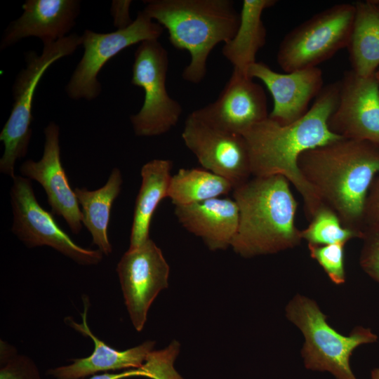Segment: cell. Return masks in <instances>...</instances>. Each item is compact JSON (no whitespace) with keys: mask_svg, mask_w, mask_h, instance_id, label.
<instances>
[{"mask_svg":"<svg viewBox=\"0 0 379 379\" xmlns=\"http://www.w3.org/2000/svg\"><path fill=\"white\" fill-rule=\"evenodd\" d=\"M173 162L169 159H153L140 171L141 185L135 200L129 248H135L149 239L152 215L159 203L167 197Z\"/></svg>","mask_w":379,"mask_h":379,"instance_id":"obj_20","label":"cell"},{"mask_svg":"<svg viewBox=\"0 0 379 379\" xmlns=\"http://www.w3.org/2000/svg\"><path fill=\"white\" fill-rule=\"evenodd\" d=\"M181 136L204 169L225 178L234 188L249 180L250 157L243 135L213 126L190 113Z\"/></svg>","mask_w":379,"mask_h":379,"instance_id":"obj_12","label":"cell"},{"mask_svg":"<svg viewBox=\"0 0 379 379\" xmlns=\"http://www.w3.org/2000/svg\"><path fill=\"white\" fill-rule=\"evenodd\" d=\"M191 114L213 126L241 135L269 117L263 88L234 69L218 98Z\"/></svg>","mask_w":379,"mask_h":379,"instance_id":"obj_14","label":"cell"},{"mask_svg":"<svg viewBox=\"0 0 379 379\" xmlns=\"http://www.w3.org/2000/svg\"><path fill=\"white\" fill-rule=\"evenodd\" d=\"M345 244L328 245L308 244L310 254L324 269L329 279L335 284L345 281Z\"/></svg>","mask_w":379,"mask_h":379,"instance_id":"obj_26","label":"cell"},{"mask_svg":"<svg viewBox=\"0 0 379 379\" xmlns=\"http://www.w3.org/2000/svg\"><path fill=\"white\" fill-rule=\"evenodd\" d=\"M44 135L41 159L24 161L20 171L24 177L37 181L44 187L52 213L61 216L72 232L78 234L81 230L82 215L62 165L59 126L53 121L50 122L44 129Z\"/></svg>","mask_w":379,"mask_h":379,"instance_id":"obj_15","label":"cell"},{"mask_svg":"<svg viewBox=\"0 0 379 379\" xmlns=\"http://www.w3.org/2000/svg\"><path fill=\"white\" fill-rule=\"evenodd\" d=\"M0 364V379H41L37 365L26 355L15 353Z\"/></svg>","mask_w":379,"mask_h":379,"instance_id":"obj_29","label":"cell"},{"mask_svg":"<svg viewBox=\"0 0 379 379\" xmlns=\"http://www.w3.org/2000/svg\"><path fill=\"white\" fill-rule=\"evenodd\" d=\"M375 78L377 79L378 86H379V68L377 69V71L375 73Z\"/></svg>","mask_w":379,"mask_h":379,"instance_id":"obj_34","label":"cell"},{"mask_svg":"<svg viewBox=\"0 0 379 379\" xmlns=\"http://www.w3.org/2000/svg\"><path fill=\"white\" fill-rule=\"evenodd\" d=\"M298 166L342 225L364 232L367 196L379 175V147L368 142L340 138L303 152Z\"/></svg>","mask_w":379,"mask_h":379,"instance_id":"obj_2","label":"cell"},{"mask_svg":"<svg viewBox=\"0 0 379 379\" xmlns=\"http://www.w3.org/2000/svg\"><path fill=\"white\" fill-rule=\"evenodd\" d=\"M22 9V15L5 29L0 41L1 50L29 36L38 37L44 44L68 36L79 15L80 1L27 0Z\"/></svg>","mask_w":379,"mask_h":379,"instance_id":"obj_17","label":"cell"},{"mask_svg":"<svg viewBox=\"0 0 379 379\" xmlns=\"http://www.w3.org/2000/svg\"><path fill=\"white\" fill-rule=\"evenodd\" d=\"M276 3L275 0L243 1L237 31L222 49V55L233 69L247 74L248 68L256 62V55L265 44L267 37L262 15Z\"/></svg>","mask_w":379,"mask_h":379,"instance_id":"obj_21","label":"cell"},{"mask_svg":"<svg viewBox=\"0 0 379 379\" xmlns=\"http://www.w3.org/2000/svg\"><path fill=\"white\" fill-rule=\"evenodd\" d=\"M289 183L281 175L253 177L233 189L239 225L231 247L237 254L253 258L300 244L301 230L295 225L298 204Z\"/></svg>","mask_w":379,"mask_h":379,"instance_id":"obj_3","label":"cell"},{"mask_svg":"<svg viewBox=\"0 0 379 379\" xmlns=\"http://www.w3.org/2000/svg\"><path fill=\"white\" fill-rule=\"evenodd\" d=\"M131 377H145L149 378L148 373L142 368L124 370L118 373H104L94 374L86 379H124Z\"/></svg>","mask_w":379,"mask_h":379,"instance_id":"obj_32","label":"cell"},{"mask_svg":"<svg viewBox=\"0 0 379 379\" xmlns=\"http://www.w3.org/2000/svg\"><path fill=\"white\" fill-rule=\"evenodd\" d=\"M300 233L302 239L312 245L346 244L351 239L364 237V232L345 227L337 214L326 205L317 211Z\"/></svg>","mask_w":379,"mask_h":379,"instance_id":"obj_25","label":"cell"},{"mask_svg":"<svg viewBox=\"0 0 379 379\" xmlns=\"http://www.w3.org/2000/svg\"><path fill=\"white\" fill-rule=\"evenodd\" d=\"M168 54L159 39L139 44L134 53L131 84L144 91L139 112L130 117L135 134L141 137L168 133L180 120L182 108L168 93Z\"/></svg>","mask_w":379,"mask_h":379,"instance_id":"obj_8","label":"cell"},{"mask_svg":"<svg viewBox=\"0 0 379 379\" xmlns=\"http://www.w3.org/2000/svg\"><path fill=\"white\" fill-rule=\"evenodd\" d=\"M88 304V302L84 301L82 323H77L72 318H66L65 322L93 340V352L87 357L71 359L72 363L68 365L50 368L46 372L47 375L53 379H83L98 372L141 367L149 354L154 350L156 342L147 340L138 346L122 351L109 346L97 338L89 328L86 321Z\"/></svg>","mask_w":379,"mask_h":379,"instance_id":"obj_18","label":"cell"},{"mask_svg":"<svg viewBox=\"0 0 379 379\" xmlns=\"http://www.w3.org/2000/svg\"><path fill=\"white\" fill-rule=\"evenodd\" d=\"M371 379H379V368L372 370L371 373Z\"/></svg>","mask_w":379,"mask_h":379,"instance_id":"obj_33","label":"cell"},{"mask_svg":"<svg viewBox=\"0 0 379 379\" xmlns=\"http://www.w3.org/2000/svg\"><path fill=\"white\" fill-rule=\"evenodd\" d=\"M178 222L201 239L211 251L231 246L239 225V210L234 199L214 198L202 202L175 206Z\"/></svg>","mask_w":379,"mask_h":379,"instance_id":"obj_19","label":"cell"},{"mask_svg":"<svg viewBox=\"0 0 379 379\" xmlns=\"http://www.w3.org/2000/svg\"><path fill=\"white\" fill-rule=\"evenodd\" d=\"M364 224V231L379 227V175L373 180L367 196Z\"/></svg>","mask_w":379,"mask_h":379,"instance_id":"obj_30","label":"cell"},{"mask_svg":"<svg viewBox=\"0 0 379 379\" xmlns=\"http://www.w3.org/2000/svg\"><path fill=\"white\" fill-rule=\"evenodd\" d=\"M378 3H379V0H375Z\"/></svg>","mask_w":379,"mask_h":379,"instance_id":"obj_35","label":"cell"},{"mask_svg":"<svg viewBox=\"0 0 379 379\" xmlns=\"http://www.w3.org/2000/svg\"><path fill=\"white\" fill-rule=\"evenodd\" d=\"M164 27L153 21L143 11H139L126 28L109 33H97L89 29L81 36L84 52L73 72L65 91L75 100H92L101 93L98 76L102 67L124 49L147 40L159 39Z\"/></svg>","mask_w":379,"mask_h":379,"instance_id":"obj_9","label":"cell"},{"mask_svg":"<svg viewBox=\"0 0 379 379\" xmlns=\"http://www.w3.org/2000/svg\"><path fill=\"white\" fill-rule=\"evenodd\" d=\"M142 10L166 29L171 44L190 54L182 79L199 84L207 73L212 50L236 34L240 21L232 0H149Z\"/></svg>","mask_w":379,"mask_h":379,"instance_id":"obj_4","label":"cell"},{"mask_svg":"<svg viewBox=\"0 0 379 379\" xmlns=\"http://www.w3.org/2000/svg\"><path fill=\"white\" fill-rule=\"evenodd\" d=\"M225 178L206 169L180 168L172 175L167 198L176 206H185L220 197L233 190Z\"/></svg>","mask_w":379,"mask_h":379,"instance_id":"obj_24","label":"cell"},{"mask_svg":"<svg viewBox=\"0 0 379 379\" xmlns=\"http://www.w3.org/2000/svg\"><path fill=\"white\" fill-rule=\"evenodd\" d=\"M286 312L305 336L302 356L307 369L328 371L336 379H357L350 359L357 347L377 340L370 328L357 326L350 335H341L327 323L326 316L314 300L300 295L288 304Z\"/></svg>","mask_w":379,"mask_h":379,"instance_id":"obj_6","label":"cell"},{"mask_svg":"<svg viewBox=\"0 0 379 379\" xmlns=\"http://www.w3.org/2000/svg\"><path fill=\"white\" fill-rule=\"evenodd\" d=\"M339 90V81L324 87L307 112L292 124L281 125L268 117L243 135L251 175L286 178L302 197L309 220L324 204L301 175L298 161L303 152L343 138L328 126L338 101Z\"/></svg>","mask_w":379,"mask_h":379,"instance_id":"obj_1","label":"cell"},{"mask_svg":"<svg viewBox=\"0 0 379 379\" xmlns=\"http://www.w3.org/2000/svg\"><path fill=\"white\" fill-rule=\"evenodd\" d=\"M355 15L349 44L352 70L359 75L375 74L379 68V3L354 4Z\"/></svg>","mask_w":379,"mask_h":379,"instance_id":"obj_23","label":"cell"},{"mask_svg":"<svg viewBox=\"0 0 379 379\" xmlns=\"http://www.w3.org/2000/svg\"><path fill=\"white\" fill-rule=\"evenodd\" d=\"M117 272L131 323L141 331L153 301L168 288L169 265L149 238L140 246L128 249L118 262Z\"/></svg>","mask_w":379,"mask_h":379,"instance_id":"obj_11","label":"cell"},{"mask_svg":"<svg viewBox=\"0 0 379 379\" xmlns=\"http://www.w3.org/2000/svg\"><path fill=\"white\" fill-rule=\"evenodd\" d=\"M132 1L130 0L113 1L111 6V14L113 17L114 25L117 29H121L130 26L133 20L131 19L129 8Z\"/></svg>","mask_w":379,"mask_h":379,"instance_id":"obj_31","label":"cell"},{"mask_svg":"<svg viewBox=\"0 0 379 379\" xmlns=\"http://www.w3.org/2000/svg\"><path fill=\"white\" fill-rule=\"evenodd\" d=\"M180 349V343L173 340L164 349L152 350L141 367L150 379H185L174 367Z\"/></svg>","mask_w":379,"mask_h":379,"instance_id":"obj_27","label":"cell"},{"mask_svg":"<svg viewBox=\"0 0 379 379\" xmlns=\"http://www.w3.org/2000/svg\"><path fill=\"white\" fill-rule=\"evenodd\" d=\"M123 184L120 170L114 168L105 185L95 190L76 187L74 191L81 206L82 223L91 233L93 244L105 255L112 251L107 236L113 202L119 194Z\"/></svg>","mask_w":379,"mask_h":379,"instance_id":"obj_22","label":"cell"},{"mask_svg":"<svg viewBox=\"0 0 379 379\" xmlns=\"http://www.w3.org/2000/svg\"><path fill=\"white\" fill-rule=\"evenodd\" d=\"M81 44V36L73 33L56 41L44 43L40 55L33 51L25 53V67L15 79L13 107L0 133L4 145L1 173L13 178L16 161L27 154L32 134L34 95L41 78L53 63L74 53Z\"/></svg>","mask_w":379,"mask_h":379,"instance_id":"obj_5","label":"cell"},{"mask_svg":"<svg viewBox=\"0 0 379 379\" xmlns=\"http://www.w3.org/2000/svg\"><path fill=\"white\" fill-rule=\"evenodd\" d=\"M354 15V4H338L295 27L279 44V66L286 72L317 67L347 47Z\"/></svg>","mask_w":379,"mask_h":379,"instance_id":"obj_7","label":"cell"},{"mask_svg":"<svg viewBox=\"0 0 379 379\" xmlns=\"http://www.w3.org/2000/svg\"><path fill=\"white\" fill-rule=\"evenodd\" d=\"M339 81L338 101L328 128L343 138L379 147V86L375 74L364 77L351 69Z\"/></svg>","mask_w":379,"mask_h":379,"instance_id":"obj_13","label":"cell"},{"mask_svg":"<svg viewBox=\"0 0 379 379\" xmlns=\"http://www.w3.org/2000/svg\"><path fill=\"white\" fill-rule=\"evenodd\" d=\"M11 188L13 214L12 232L29 248L47 246L82 265L98 264L103 253L83 248L57 224L52 214L38 203L29 179L15 175Z\"/></svg>","mask_w":379,"mask_h":379,"instance_id":"obj_10","label":"cell"},{"mask_svg":"<svg viewBox=\"0 0 379 379\" xmlns=\"http://www.w3.org/2000/svg\"><path fill=\"white\" fill-rule=\"evenodd\" d=\"M247 75L266 86L273 99L269 118L281 125L292 124L303 117L312 100L324 88L323 74L319 67L282 74L256 61L248 68Z\"/></svg>","mask_w":379,"mask_h":379,"instance_id":"obj_16","label":"cell"},{"mask_svg":"<svg viewBox=\"0 0 379 379\" xmlns=\"http://www.w3.org/2000/svg\"><path fill=\"white\" fill-rule=\"evenodd\" d=\"M359 264L363 270L379 283V227L364 231Z\"/></svg>","mask_w":379,"mask_h":379,"instance_id":"obj_28","label":"cell"}]
</instances>
